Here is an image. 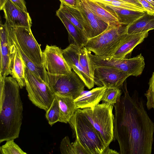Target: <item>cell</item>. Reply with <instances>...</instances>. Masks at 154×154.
I'll use <instances>...</instances> for the list:
<instances>
[{"label":"cell","instance_id":"obj_37","mask_svg":"<svg viewBox=\"0 0 154 154\" xmlns=\"http://www.w3.org/2000/svg\"><path fill=\"white\" fill-rule=\"evenodd\" d=\"M132 5H136L140 8L145 9L140 3L137 0H120Z\"/></svg>","mask_w":154,"mask_h":154},{"label":"cell","instance_id":"obj_2","mask_svg":"<svg viewBox=\"0 0 154 154\" xmlns=\"http://www.w3.org/2000/svg\"><path fill=\"white\" fill-rule=\"evenodd\" d=\"M0 81V143L19 137L23 105L20 86L12 76Z\"/></svg>","mask_w":154,"mask_h":154},{"label":"cell","instance_id":"obj_12","mask_svg":"<svg viewBox=\"0 0 154 154\" xmlns=\"http://www.w3.org/2000/svg\"><path fill=\"white\" fill-rule=\"evenodd\" d=\"M130 75L118 69L106 66L94 68V83L98 87L119 88Z\"/></svg>","mask_w":154,"mask_h":154},{"label":"cell","instance_id":"obj_3","mask_svg":"<svg viewBox=\"0 0 154 154\" xmlns=\"http://www.w3.org/2000/svg\"><path fill=\"white\" fill-rule=\"evenodd\" d=\"M68 123L74 137L78 139L89 154H106V147L101 137L90 122L77 109Z\"/></svg>","mask_w":154,"mask_h":154},{"label":"cell","instance_id":"obj_11","mask_svg":"<svg viewBox=\"0 0 154 154\" xmlns=\"http://www.w3.org/2000/svg\"><path fill=\"white\" fill-rule=\"evenodd\" d=\"M0 80L11 74L13 59L16 49L10 36L7 24L0 23Z\"/></svg>","mask_w":154,"mask_h":154},{"label":"cell","instance_id":"obj_16","mask_svg":"<svg viewBox=\"0 0 154 154\" xmlns=\"http://www.w3.org/2000/svg\"><path fill=\"white\" fill-rule=\"evenodd\" d=\"M106 88L105 86L98 87L85 93L82 92L74 100L77 109L92 108L99 104Z\"/></svg>","mask_w":154,"mask_h":154},{"label":"cell","instance_id":"obj_27","mask_svg":"<svg viewBox=\"0 0 154 154\" xmlns=\"http://www.w3.org/2000/svg\"><path fill=\"white\" fill-rule=\"evenodd\" d=\"M98 3L134 11L147 12L144 9L120 0H91Z\"/></svg>","mask_w":154,"mask_h":154},{"label":"cell","instance_id":"obj_33","mask_svg":"<svg viewBox=\"0 0 154 154\" xmlns=\"http://www.w3.org/2000/svg\"><path fill=\"white\" fill-rule=\"evenodd\" d=\"M72 144L75 154H89L78 139L75 138V142Z\"/></svg>","mask_w":154,"mask_h":154},{"label":"cell","instance_id":"obj_1","mask_svg":"<svg viewBox=\"0 0 154 154\" xmlns=\"http://www.w3.org/2000/svg\"><path fill=\"white\" fill-rule=\"evenodd\" d=\"M114 106V139L119 143L121 154H151L154 123L148 116L142 99L131 96L126 86Z\"/></svg>","mask_w":154,"mask_h":154},{"label":"cell","instance_id":"obj_13","mask_svg":"<svg viewBox=\"0 0 154 154\" xmlns=\"http://www.w3.org/2000/svg\"><path fill=\"white\" fill-rule=\"evenodd\" d=\"M0 7L4 11L6 21L11 26L31 29L32 20L27 12L17 6L10 0H7Z\"/></svg>","mask_w":154,"mask_h":154},{"label":"cell","instance_id":"obj_35","mask_svg":"<svg viewBox=\"0 0 154 154\" xmlns=\"http://www.w3.org/2000/svg\"><path fill=\"white\" fill-rule=\"evenodd\" d=\"M147 12L154 14V8L146 0H137Z\"/></svg>","mask_w":154,"mask_h":154},{"label":"cell","instance_id":"obj_4","mask_svg":"<svg viewBox=\"0 0 154 154\" xmlns=\"http://www.w3.org/2000/svg\"><path fill=\"white\" fill-rule=\"evenodd\" d=\"M127 25L108 26L103 32L88 39L84 46L95 55L103 57H111L116 48L127 35Z\"/></svg>","mask_w":154,"mask_h":154},{"label":"cell","instance_id":"obj_30","mask_svg":"<svg viewBox=\"0 0 154 154\" xmlns=\"http://www.w3.org/2000/svg\"><path fill=\"white\" fill-rule=\"evenodd\" d=\"M1 154H26L14 142V140L6 141L5 143L0 147Z\"/></svg>","mask_w":154,"mask_h":154},{"label":"cell","instance_id":"obj_10","mask_svg":"<svg viewBox=\"0 0 154 154\" xmlns=\"http://www.w3.org/2000/svg\"><path fill=\"white\" fill-rule=\"evenodd\" d=\"M43 66L52 74L66 75L72 70L63 55V50L56 45H47L42 51Z\"/></svg>","mask_w":154,"mask_h":154},{"label":"cell","instance_id":"obj_23","mask_svg":"<svg viewBox=\"0 0 154 154\" xmlns=\"http://www.w3.org/2000/svg\"><path fill=\"white\" fill-rule=\"evenodd\" d=\"M55 95L58 102L60 110L59 122L67 123L77 109L75 99L70 97Z\"/></svg>","mask_w":154,"mask_h":154},{"label":"cell","instance_id":"obj_29","mask_svg":"<svg viewBox=\"0 0 154 154\" xmlns=\"http://www.w3.org/2000/svg\"><path fill=\"white\" fill-rule=\"evenodd\" d=\"M58 10L72 23L77 26L85 35L83 27L73 12L71 7L63 2H61L59 8Z\"/></svg>","mask_w":154,"mask_h":154},{"label":"cell","instance_id":"obj_26","mask_svg":"<svg viewBox=\"0 0 154 154\" xmlns=\"http://www.w3.org/2000/svg\"><path fill=\"white\" fill-rule=\"evenodd\" d=\"M46 111L45 117L51 126L59 122L60 110L58 102L55 95L50 107Z\"/></svg>","mask_w":154,"mask_h":154},{"label":"cell","instance_id":"obj_38","mask_svg":"<svg viewBox=\"0 0 154 154\" xmlns=\"http://www.w3.org/2000/svg\"><path fill=\"white\" fill-rule=\"evenodd\" d=\"M154 8V0H146Z\"/></svg>","mask_w":154,"mask_h":154},{"label":"cell","instance_id":"obj_17","mask_svg":"<svg viewBox=\"0 0 154 154\" xmlns=\"http://www.w3.org/2000/svg\"><path fill=\"white\" fill-rule=\"evenodd\" d=\"M78 8L83 14L88 22L90 29L88 39L95 37L104 32L108 25L100 20L80 0Z\"/></svg>","mask_w":154,"mask_h":154},{"label":"cell","instance_id":"obj_24","mask_svg":"<svg viewBox=\"0 0 154 154\" xmlns=\"http://www.w3.org/2000/svg\"><path fill=\"white\" fill-rule=\"evenodd\" d=\"M26 67L21 55L16 49L13 59L10 75L17 81L21 89L25 86Z\"/></svg>","mask_w":154,"mask_h":154},{"label":"cell","instance_id":"obj_7","mask_svg":"<svg viewBox=\"0 0 154 154\" xmlns=\"http://www.w3.org/2000/svg\"><path fill=\"white\" fill-rule=\"evenodd\" d=\"M47 83L55 95L78 97L84 91L85 84L73 71L68 74H52L47 71Z\"/></svg>","mask_w":154,"mask_h":154},{"label":"cell","instance_id":"obj_14","mask_svg":"<svg viewBox=\"0 0 154 154\" xmlns=\"http://www.w3.org/2000/svg\"><path fill=\"white\" fill-rule=\"evenodd\" d=\"M79 46L70 44L63 50V55L68 64L84 83L85 86L91 89L94 86V81L87 75L79 62Z\"/></svg>","mask_w":154,"mask_h":154},{"label":"cell","instance_id":"obj_6","mask_svg":"<svg viewBox=\"0 0 154 154\" xmlns=\"http://www.w3.org/2000/svg\"><path fill=\"white\" fill-rule=\"evenodd\" d=\"M25 86L29 100L35 106L46 111L55 94L48 84L29 69H25Z\"/></svg>","mask_w":154,"mask_h":154},{"label":"cell","instance_id":"obj_5","mask_svg":"<svg viewBox=\"0 0 154 154\" xmlns=\"http://www.w3.org/2000/svg\"><path fill=\"white\" fill-rule=\"evenodd\" d=\"M114 106L105 102L93 108L79 109L100 134L106 147L114 139Z\"/></svg>","mask_w":154,"mask_h":154},{"label":"cell","instance_id":"obj_36","mask_svg":"<svg viewBox=\"0 0 154 154\" xmlns=\"http://www.w3.org/2000/svg\"><path fill=\"white\" fill-rule=\"evenodd\" d=\"M61 2H63L70 7L78 8L80 0H59Z\"/></svg>","mask_w":154,"mask_h":154},{"label":"cell","instance_id":"obj_28","mask_svg":"<svg viewBox=\"0 0 154 154\" xmlns=\"http://www.w3.org/2000/svg\"><path fill=\"white\" fill-rule=\"evenodd\" d=\"M122 94V91L119 88H106L101 101L103 102L114 106L121 97Z\"/></svg>","mask_w":154,"mask_h":154},{"label":"cell","instance_id":"obj_32","mask_svg":"<svg viewBox=\"0 0 154 154\" xmlns=\"http://www.w3.org/2000/svg\"><path fill=\"white\" fill-rule=\"evenodd\" d=\"M60 149L62 154H75L72 144L68 136H66L62 139Z\"/></svg>","mask_w":154,"mask_h":154},{"label":"cell","instance_id":"obj_20","mask_svg":"<svg viewBox=\"0 0 154 154\" xmlns=\"http://www.w3.org/2000/svg\"><path fill=\"white\" fill-rule=\"evenodd\" d=\"M11 40L23 60L27 68L38 77L47 83V71L43 66H40L33 63L25 54L21 49L13 34L12 27L8 22H5Z\"/></svg>","mask_w":154,"mask_h":154},{"label":"cell","instance_id":"obj_22","mask_svg":"<svg viewBox=\"0 0 154 154\" xmlns=\"http://www.w3.org/2000/svg\"><path fill=\"white\" fill-rule=\"evenodd\" d=\"M154 29V14L146 12L141 17L127 26L128 34L149 31Z\"/></svg>","mask_w":154,"mask_h":154},{"label":"cell","instance_id":"obj_15","mask_svg":"<svg viewBox=\"0 0 154 154\" xmlns=\"http://www.w3.org/2000/svg\"><path fill=\"white\" fill-rule=\"evenodd\" d=\"M148 35V31L142 32L127 34L116 48L112 57L124 59L138 45L141 43Z\"/></svg>","mask_w":154,"mask_h":154},{"label":"cell","instance_id":"obj_9","mask_svg":"<svg viewBox=\"0 0 154 154\" xmlns=\"http://www.w3.org/2000/svg\"><path fill=\"white\" fill-rule=\"evenodd\" d=\"M14 36L25 54L33 63L43 66L42 51L31 29L25 27H12Z\"/></svg>","mask_w":154,"mask_h":154},{"label":"cell","instance_id":"obj_31","mask_svg":"<svg viewBox=\"0 0 154 154\" xmlns=\"http://www.w3.org/2000/svg\"><path fill=\"white\" fill-rule=\"evenodd\" d=\"M149 88L144 94L147 101L146 106L148 109L153 108L154 109V72L149 80Z\"/></svg>","mask_w":154,"mask_h":154},{"label":"cell","instance_id":"obj_8","mask_svg":"<svg viewBox=\"0 0 154 154\" xmlns=\"http://www.w3.org/2000/svg\"><path fill=\"white\" fill-rule=\"evenodd\" d=\"M91 63L94 69L96 67L106 66L116 68L130 76H137L142 68V62L138 55L129 59H117L112 57H103L92 54L88 51Z\"/></svg>","mask_w":154,"mask_h":154},{"label":"cell","instance_id":"obj_25","mask_svg":"<svg viewBox=\"0 0 154 154\" xmlns=\"http://www.w3.org/2000/svg\"><path fill=\"white\" fill-rule=\"evenodd\" d=\"M88 51L84 46L79 47V62L88 76L94 81V69L91 63Z\"/></svg>","mask_w":154,"mask_h":154},{"label":"cell","instance_id":"obj_18","mask_svg":"<svg viewBox=\"0 0 154 154\" xmlns=\"http://www.w3.org/2000/svg\"><path fill=\"white\" fill-rule=\"evenodd\" d=\"M56 15L61 21L68 31L70 44L79 47L84 46L88 40L85 34L58 10L56 11Z\"/></svg>","mask_w":154,"mask_h":154},{"label":"cell","instance_id":"obj_19","mask_svg":"<svg viewBox=\"0 0 154 154\" xmlns=\"http://www.w3.org/2000/svg\"><path fill=\"white\" fill-rule=\"evenodd\" d=\"M98 4L115 15L118 18L120 24L127 26L133 23L147 12Z\"/></svg>","mask_w":154,"mask_h":154},{"label":"cell","instance_id":"obj_21","mask_svg":"<svg viewBox=\"0 0 154 154\" xmlns=\"http://www.w3.org/2000/svg\"><path fill=\"white\" fill-rule=\"evenodd\" d=\"M85 5L100 20L110 26L120 25L117 17L97 3L91 0H82Z\"/></svg>","mask_w":154,"mask_h":154},{"label":"cell","instance_id":"obj_34","mask_svg":"<svg viewBox=\"0 0 154 154\" xmlns=\"http://www.w3.org/2000/svg\"><path fill=\"white\" fill-rule=\"evenodd\" d=\"M7 0H0V6H2ZM14 4L24 11L27 12L25 0H10Z\"/></svg>","mask_w":154,"mask_h":154}]
</instances>
